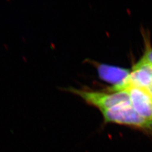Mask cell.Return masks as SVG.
I'll return each mask as SVG.
<instances>
[{"label":"cell","mask_w":152,"mask_h":152,"mask_svg":"<svg viewBox=\"0 0 152 152\" xmlns=\"http://www.w3.org/2000/svg\"><path fill=\"white\" fill-rule=\"evenodd\" d=\"M105 123H114L130 126L145 131L152 136V121L141 117L133 108L131 104L116 106L101 111Z\"/></svg>","instance_id":"1"},{"label":"cell","mask_w":152,"mask_h":152,"mask_svg":"<svg viewBox=\"0 0 152 152\" xmlns=\"http://www.w3.org/2000/svg\"><path fill=\"white\" fill-rule=\"evenodd\" d=\"M70 92L79 96L87 104L99 109L100 111L112 108L116 106L131 104L128 90L118 92H105L78 90L69 88Z\"/></svg>","instance_id":"2"},{"label":"cell","mask_w":152,"mask_h":152,"mask_svg":"<svg viewBox=\"0 0 152 152\" xmlns=\"http://www.w3.org/2000/svg\"><path fill=\"white\" fill-rule=\"evenodd\" d=\"M129 83L130 88L142 89L152 97V65L141 58L133 66Z\"/></svg>","instance_id":"3"},{"label":"cell","mask_w":152,"mask_h":152,"mask_svg":"<svg viewBox=\"0 0 152 152\" xmlns=\"http://www.w3.org/2000/svg\"><path fill=\"white\" fill-rule=\"evenodd\" d=\"M92 63L97 69L100 78L113 85V86L126 82L130 75V70L126 68L97 62Z\"/></svg>","instance_id":"4"},{"label":"cell","mask_w":152,"mask_h":152,"mask_svg":"<svg viewBox=\"0 0 152 152\" xmlns=\"http://www.w3.org/2000/svg\"><path fill=\"white\" fill-rule=\"evenodd\" d=\"M128 91L133 108L141 117L152 121V96L144 90L136 87H131Z\"/></svg>","instance_id":"5"},{"label":"cell","mask_w":152,"mask_h":152,"mask_svg":"<svg viewBox=\"0 0 152 152\" xmlns=\"http://www.w3.org/2000/svg\"><path fill=\"white\" fill-rule=\"evenodd\" d=\"M144 38L145 51L142 58L152 65V46L151 45L149 40L148 39L147 37L145 36Z\"/></svg>","instance_id":"6"},{"label":"cell","mask_w":152,"mask_h":152,"mask_svg":"<svg viewBox=\"0 0 152 152\" xmlns=\"http://www.w3.org/2000/svg\"><path fill=\"white\" fill-rule=\"evenodd\" d=\"M4 47L5 48V49L7 50H8V47H7V46L6 45V44H4Z\"/></svg>","instance_id":"7"}]
</instances>
